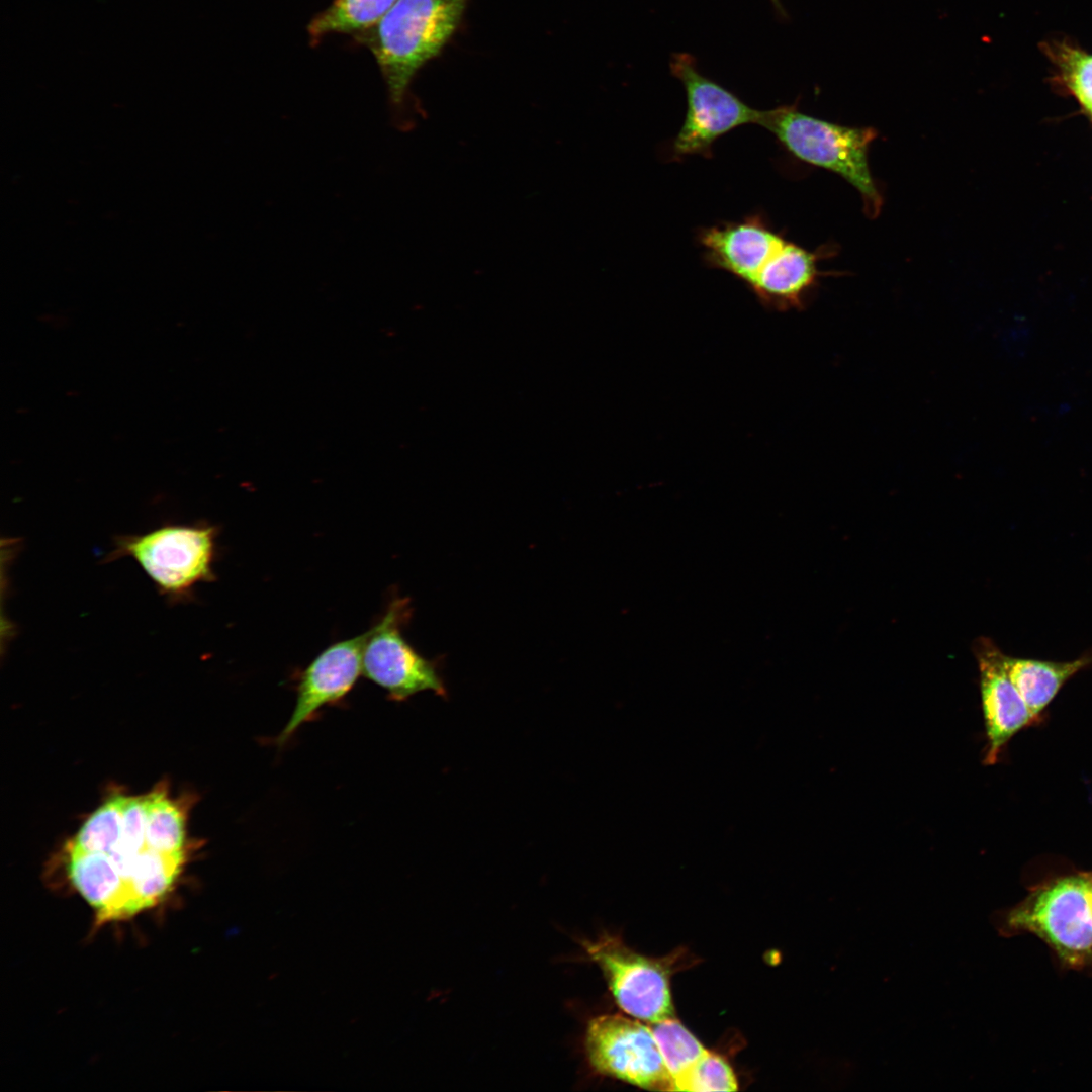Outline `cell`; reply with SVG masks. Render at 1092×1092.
<instances>
[{
    "instance_id": "ac0fdd59",
    "label": "cell",
    "mask_w": 1092,
    "mask_h": 1092,
    "mask_svg": "<svg viewBox=\"0 0 1092 1092\" xmlns=\"http://www.w3.org/2000/svg\"><path fill=\"white\" fill-rule=\"evenodd\" d=\"M1055 51L1054 57L1068 88L1092 116V55L1071 47H1059Z\"/></svg>"
},
{
    "instance_id": "3957f363",
    "label": "cell",
    "mask_w": 1092,
    "mask_h": 1092,
    "mask_svg": "<svg viewBox=\"0 0 1092 1092\" xmlns=\"http://www.w3.org/2000/svg\"><path fill=\"white\" fill-rule=\"evenodd\" d=\"M214 526L168 524L150 532L116 538L113 560L136 561L158 592L173 602L185 601L201 582L214 580Z\"/></svg>"
},
{
    "instance_id": "4fadbf2b",
    "label": "cell",
    "mask_w": 1092,
    "mask_h": 1092,
    "mask_svg": "<svg viewBox=\"0 0 1092 1092\" xmlns=\"http://www.w3.org/2000/svg\"><path fill=\"white\" fill-rule=\"evenodd\" d=\"M1091 664L1092 650L1070 661L1006 655L1009 676L1035 719L1071 677Z\"/></svg>"
},
{
    "instance_id": "6da1fadb",
    "label": "cell",
    "mask_w": 1092,
    "mask_h": 1092,
    "mask_svg": "<svg viewBox=\"0 0 1092 1092\" xmlns=\"http://www.w3.org/2000/svg\"><path fill=\"white\" fill-rule=\"evenodd\" d=\"M467 3L468 0H397L373 26L352 35L373 55L395 110L405 105L417 73L451 39Z\"/></svg>"
},
{
    "instance_id": "2e32d148",
    "label": "cell",
    "mask_w": 1092,
    "mask_h": 1092,
    "mask_svg": "<svg viewBox=\"0 0 1092 1092\" xmlns=\"http://www.w3.org/2000/svg\"><path fill=\"white\" fill-rule=\"evenodd\" d=\"M665 1066L674 1083L679 1080L707 1051L702 1043L673 1017L649 1023Z\"/></svg>"
},
{
    "instance_id": "5bb4252c",
    "label": "cell",
    "mask_w": 1092,
    "mask_h": 1092,
    "mask_svg": "<svg viewBox=\"0 0 1092 1092\" xmlns=\"http://www.w3.org/2000/svg\"><path fill=\"white\" fill-rule=\"evenodd\" d=\"M397 0H333L308 23L312 46L331 34L354 35L373 26Z\"/></svg>"
},
{
    "instance_id": "ffe728a7",
    "label": "cell",
    "mask_w": 1092,
    "mask_h": 1092,
    "mask_svg": "<svg viewBox=\"0 0 1092 1092\" xmlns=\"http://www.w3.org/2000/svg\"><path fill=\"white\" fill-rule=\"evenodd\" d=\"M770 1L774 4V6L776 7V9L778 10V12H780L782 15H784L785 12H784V9L782 8L780 0H770Z\"/></svg>"
},
{
    "instance_id": "9c48e42d",
    "label": "cell",
    "mask_w": 1092,
    "mask_h": 1092,
    "mask_svg": "<svg viewBox=\"0 0 1092 1092\" xmlns=\"http://www.w3.org/2000/svg\"><path fill=\"white\" fill-rule=\"evenodd\" d=\"M697 241L708 266L729 273L748 287L787 238L762 214L755 213L699 229Z\"/></svg>"
},
{
    "instance_id": "30bf717a",
    "label": "cell",
    "mask_w": 1092,
    "mask_h": 1092,
    "mask_svg": "<svg viewBox=\"0 0 1092 1092\" xmlns=\"http://www.w3.org/2000/svg\"><path fill=\"white\" fill-rule=\"evenodd\" d=\"M987 745L984 762L995 764L1009 740L1036 719L1012 682L1004 654L990 639L975 646Z\"/></svg>"
},
{
    "instance_id": "277c9868",
    "label": "cell",
    "mask_w": 1092,
    "mask_h": 1092,
    "mask_svg": "<svg viewBox=\"0 0 1092 1092\" xmlns=\"http://www.w3.org/2000/svg\"><path fill=\"white\" fill-rule=\"evenodd\" d=\"M670 71L681 82L687 98L684 122L670 146L672 160L696 155L711 158L718 139L740 126L758 123L761 110L703 75L690 54H673Z\"/></svg>"
},
{
    "instance_id": "e0dca14e",
    "label": "cell",
    "mask_w": 1092,
    "mask_h": 1092,
    "mask_svg": "<svg viewBox=\"0 0 1092 1092\" xmlns=\"http://www.w3.org/2000/svg\"><path fill=\"white\" fill-rule=\"evenodd\" d=\"M735 1090L737 1081L730 1065L722 1057L709 1051L673 1085V1091Z\"/></svg>"
},
{
    "instance_id": "7a4b0ae2",
    "label": "cell",
    "mask_w": 1092,
    "mask_h": 1092,
    "mask_svg": "<svg viewBox=\"0 0 1092 1092\" xmlns=\"http://www.w3.org/2000/svg\"><path fill=\"white\" fill-rule=\"evenodd\" d=\"M757 125L770 132L794 158L831 171L860 194L864 213L876 218L883 196L871 174L869 149L878 131L829 122L798 110L796 104L761 110Z\"/></svg>"
},
{
    "instance_id": "8fae6325",
    "label": "cell",
    "mask_w": 1092,
    "mask_h": 1092,
    "mask_svg": "<svg viewBox=\"0 0 1092 1092\" xmlns=\"http://www.w3.org/2000/svg\"><path fill=\"white\" fill-rule=\"evenodd\" d=\"M823 246L809 251L787 240L747 287L762 306L780 311L804 307L810 291L824 275L819 260L833 253Z\"/></svg>"
},
{
    "instance_id": "8992f818",
    "label": "cell",
    "mask_w": 1092,
    "mask_h": 1092,
    "mask_svg": "<svg viewBox=\"0 0 1092 1092\" xmlns=\"http://www.w3.org/2000/svg\"><path fill=\"white\" fill-rule=\"evenodd\" d=\"M597 1073L652 1090H672V1081L649 1025L620 1014L593 1018L584 1039Z\"/></svg>"
},
{
    "instance_id": "7c38bea8",
    "label": "cell",
    "mask_w": 1092,
    "mask_h": 1092,
    "mask_svg": "<svg viewBox=\"0 0 1092 1092\" xmlns=\"http://www.w3.org/2000/svg\"><path fill=\"white\" fill-rule=\"evenodd\" d=\"M68 874L76 890L95 909L98 922L129 918L142 909L125 881L103 852L69 844Z\"/></svg>"
},
{
    "instance_id": "5b68a950",
    "label": "cell",
    "mask_w": 1092,
    "mask_h": 1092,
    "mask_svg": "<svg viewBox=\"0 0 1092 1092\" xmlns=\"http://www.w3.org/2000/svg\"><path fill=\"white\" fill-rule=\"evenodd\" d=\"M412 616L411 601L396 597L381 619L369 629L362 653V673L386 691L388 699L403 702L424 691L446 698L438 661L422 656L402 635Z\"/></svg>"
},
{
    "instance_id": "52a82bcc",
    "label": "cell",
    "mask_w": 1092,
    "mask_h": 1092,
    "mask_svg": "<svg viewBox=\"0 0 1092 1092\" xmlns=\"http://www.w3.org/2000/svg\"><path fill=\"white\" fill-rule=\"evenodd\" d=\"M582 946L625 1013L648 1023L673 1017L670 969L663 960L639 954L608 934L584 940Z\"/></svg>"
},
{
    "instance_id": "ba28073f",
    "label": "cell",
    "mask_w": 1092,
    "mask_h": 1092,
    "mask_svg": "<svg viewBox=\"0 0 1092 1092\" xmlns=\"http://www.w3.org/2000/svg\"><path fill=\"white\" fill-rule=\"evenodd\" d=\"M369 630L338 641L324 649L300 673L295 706L275 744L283 746L318 711L337 704L353 689L362 674V653Z\"/></svg>"
},
{
    "instance_id": "d6986e66",
    "label": "cell",
    "mask_w": 1092,
    "mask_h": 1092,
    "mask_svg": "<svg viewBox=\"0 0 1092 1092\" xmlns=\"http://www.w3.org/2000/svg\"><path fill=\"white\" fill-rule=\"evenodd\" d=\"M1083 908L1086 924L1092 932V871L1087 872V885Z\"/></svg>"
},
{
    "instance_id": "9a60e30c",
    "label": "cell",
    "mask_w": 1092,
    "mask_h": 1092,
    "mask_svg": "<svg viewBox=\"0 0 1092 1092\" xmlns=\"http://www.w3.org/2000/svg\"><path fill=\"white\" fill-rule=\"evenodd\" d=\"M145 798L149 846L162 852L184 851L185 819L178 805L164 790H155Z\"/></svg>"
}]
</instances>
